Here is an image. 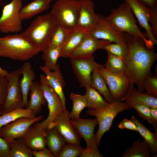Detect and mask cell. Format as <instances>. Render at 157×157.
Masks as SVG:
<instances>
[{
  "label": "cell",
  "mask_w": 157,
  "mask_h": 157,
  "mask_svg": "<svg viewBox=\"0 0 157 157\" xmlns=\"http://www.w3.org/2000/svg\"><path fill=\"white\" fill-rule=\"evenodd\" d=\"M69 112L66 109L58 114L49 128L55 127L67 143L80 145L81 137L71 122Z\"/></svg>",
  "instance_id": "cell-15"
},
{
  "label": "cell",
  "mask_w": 157,
  "mask_h": 157,
  "mask_svg": "<svg viewBox=\"0 0 157 157\" xmlns=\"http://www.w3.org/2000/svg\"><path fill=\"white\" fill-rule=\"evenodd\" d=\"M98 17L94 12V4L91 0H78V29L87 32L95 26Z\"/></svg>",
  "instance_id": "cell-16"
},
{
  "label": "cell",
  "mask_w": 157,
  "mask_h": 157,
  "mask_svg": "<svg viewBox=\"0 0 157 157\" xmlns=\"http://www.w3.org/2000/svg\"><path fill=\"white\" fill-rule=\"evenodd\" d=\"M67 35L64 28L58 24L51 38L49 49L61 47Z\"/></svg>",
  "instance_id": "cell-38"
},
{
  "label": "cell",
  "mask_w": 157,
  "mask_h": 157,
  "mask_svg": "<svg viewBox=\"0 0 157 157\" xmlns=\"http://www.w3.org/2000/svg\"><path fill=\"white\" fill-rule=\"evenodd\" d=\"M80 157H103L98 149H84L80 156Z\"/></svg>",
  "instance_id": "cell-43"
},
{
  "label": "cell",
  "mask_w": 157,
  "mask_h": 157,
  "mask_svg": "<svg viewBox=\"0 0 157 157\" xmlns=\"http://www.w3.org/2000/svg\"><path fill=\"white\" fill-rule=\"evenodd\" d=\"M39 52L33 44L20 34L16 33L0 38V57L25 61Z\"/></svg>",
  "instance_id": "cell-3"
},
{
  "label": "cell",
  "mask_w": 157,
  "mask_h": 157,
  "mask_svg": "<svg viewBox=\"0 0 157 157\" xmlns=\"http://www.w3.org/2000/svg\"><path fill=\"white\" fill-rule=\"evenodd\" d=\"M43 116L40 115L33 118L21 117L3 126L0 131V137L8 144L15 139L22 138L28 128L40 121Z\"/></svg>",
  "instance_id": "cell-13"
},
{
  "label": "cell",
  "mask_w": 157,
  "mask_h": 157,
  "mask_svg": "<svg viewBox=\"0 0 157 157\" xmlns=\"http://www.w3.org/2000/svg\"><path fill=\"white\" fill-rule=\"evenodd\" d=\"M70 58L73 72L81 88L91 86V73L95 69L104 67L96 63L94 56L80 59Z\"/></svg>",
  "instance_id": "cell-14"
},
{
  "label": "cell",
  "mask_w": 157,
  "mask_h": 157,
  "mask_svg": "<svg viewBox=\"0 0 157 157\" xmlns=\"http://www.w3.org/2000/svg\"><path fill=\"white\" fill-rule=\"evenodd\" d=\"M97 69L106 81L110 94L114 100L122 101V99L126 95L130 87L129 77L112 73L104 67Z\"/></svg>",
  "instance_id": "cell-11"
},
{
  "label": "cell",
  "mask_w": 157,
  "mask_h": 157,
  "mask_svg": "<svg viewBox=\"0 0 157 157\" xmlns=\"http://www.w3.org/2000/svg\"><path fill=\"white\" fill-rule=\"evenodd\" d=\"M8 72L6 70L2 69L0 66V76L6 77L9 74Z\"/></svg>",
  "instance_id": "cell-48"
},
{
  "label": "cell",
  "mask_w": 157,
  "mask_h": 157,
  "mask_svg": "<svg viewBox=\"0 0 157 157\" xmlns=\"http://www.w3.org/2000/svg\"><path fill=\"white\" fill-rule=\"evenodd\" d=\"M32 154L35 157H54L48 149L45 148L38 150L32 151Z\"/></svg>",
  "instance_id": "cell-45"
},
{
  "label": "cell",
  "mask_w": 157,
  "mask_h": 157,
  "mask_svg": "<svg viewBox=\"0 0 157 157\" xmlns=\"http://www.w3.org/2000/svg\"><path fill=\"white\" fill-rule=\"evenodd\" d=\"M71 123L77 131L81 138H83L87 144V149H98L95 138L94 130L98 124L96 118L71 119Z\"/></svg>",
  "instance_id": "cell-17"
},
{
  "label": "cell",
  "mask_w": 157,
  "mask_h": 157,
  "mask_svg": "<svg viewBox=\"0 0 157 157\" xmlns=\"http://www.w3.org/2000/svg\"><path fill=\"white\" fill-rule=\"evenodd\" d=\"M0 157H10L9 148L8 144L0 137Z\"/></svg>",
  "instance_id": "cell-44"
},
{
  "label": "cell",
  "mask_w": 157,
  "mask_h": 157,
  "mask_svg": "<svg viewBox=\"0 0 157 157\" xmlns=\"http://www.w3.org/2000/svg\"><path fill=\"white\" fill-rule=\"evenodd\" d=\"M40 81L48 104L49 115L46 119L40 122L35 123V125L46 129L53 123L56 116L66 108L64 106L58 94L47 83L44 74L40 75Z\"/></svg>",
  "instance_id": "cell-8"
},
{
  "label": "cell",
  "mask_w": 157,
  "mask_h": 157,
  "mask_svg": "<svg viewBox=\"0 0 157 157\" xmlns=\"http://www.w3.org/2000/svg\"><path fill=\"white\" fill-rule=\"evenodd\" d=\"M70 98L73 102V107L69 113V117L70 119L79 118L82 110L87 106L86 96L71 93Z\"/></svg>",
  "instance_id": "cell-34"
},
{
  "label": "cell",
  "mask_w": 157,
  "mask_h": 157,
  "mask_svg": "<svg viewBox=\"0 0 157 157\" xmlns=\"http://www.w3.org/2000/svg\"><path fill=\"white\" fill-rule=\"evenodd\" d=\"M107 52L108 59L104 65V67L112 73L129 77L127 69L124 61L117 56Z\"/></svg>",
  "instance_id": "cell-32"
},
{
  "label": "cell",
  "mask_w": 157,
  "mask_h": 157,
  "mask_svg": "<svg viewBox=\"0 0 157 157\" xmlns=\"http://www.w3.org/2000/svg\"><path fill=\"white\" fill-rule=\"evenodd\" d=\"M97 22L94 27L88 32L94 38L109 41L123 45H127L125 33L114 28L102 15L97 14Z\"/></svg>",
  "instance_id": "cell-12"
},
{
  "label": "cell",
  "mask_w": 157,
  "mask_h": 157,
  "mask_svg": "<svg viewBox=\"0 0 157 157\" xmlns=\"http://www.w3.org/2000/svg\"><path fill=\"white\" fill-rule=\"evenodd\" d=\"M21 74L20 68L9 73L6 77L7 83L6 95L1 107L2 114L17 108H24L19 84Z\"/></svg>",
  "instance_id": "cell-9"
},
{
  "label": "cell",
  "mask_w": 157,
  "mask_h": 157,
  "mask_svg": "<svg viewBox=\"0 0 157 157\" xmlns=\"http://www.w3.org/2000/svg\"><path fill=\"white\" fill-rule=\"evenodd\" d=\"M46 129L35 124L31 126L21 138L33 151H38L46 147Z\"/></svg>",
  "instance_id": "cell-20"
},
{
  "label": "cell",
  "mask_w": 157,
  "mask_h": 157,
  "mask_svg": "<svg viewBox=\"0 0 157 157\" xmlns=\"http://www.w3.org/2000/svg\"><path fill=\"white\" fill-rule=\"evenodd\" d=\"M100 49L106 50L107 52L113 54L124 61L128 53V44L123 45L120 44H108L101 47Z\"/></svg>",
  "instance_id": "cell-37"
},
{
  "label": "cell",
  "mask_w": 157,
  "mask_h": 157,
  "mask_svg": "<svg viewBox=\"0 0 157 157\" xmlns=\"http://www.w3.org/2000/svg\"><path fill=\"white\" fill-rule=\"evenodd\" d=\"M7 83L6 77L0 76V115L2 114L1 107L6 95Z\"/></svg>",
  "instance_id": "cell-41"
},
{
  "label": "cell",
  "mask_w": 157,
  "mask_h": 157,
  "mask_svg": "<svg viewBox=\"0 0 157 157\" xmlns=\"http://www.w3.org/2000/svg\"><path fill=\"white\" fill-rule=\"evenodd\" d=\"M131 7L152 48L157 44V8L152 9L138 0H124Z\"/></svg>",
  "instance_id": "cell-5"
},
{
  "label": "cell",
  "mask_w": 157,
  "mask_h": 157,
  "mask_svg": "<svg viewBox=\"0 0 157 157\" xmlns=\"http://www.w3.org/2000/svg\"><path fill=\"white\" fill-rule=\"evenodd\" d=\"M50 3L46 0H34L22 7L20 16L22 21L30 19L36 15L48 10Z\"/></svg>",
  "instance_id": "cell-27"
},
{
  "label": "cell",
  "mask_w": 157,
  "mask_h": 157,
  "mask_svg": "<svg viewBox=\"0 0 157 157\" xmlns=\"http://www.w3.org/2000/svg\"><path fill=\"white\" fill-rule=\"evenodd\" d=\"M30 99L26 108L33 110L36 115L41 111L42 105H45L47 101L40 82H33L30 90Z\"/></svg>",
  "instance_id": "cell-22"
},
{
  "label": "cell",
  "mask_w": 157,
  "mask_h": 157,
  "mask_svg": "<svg viewBox=\"0 0 157 157\" xmlns=\"http://www.w3.org/2000/svg\"><path fill=\"white\" fill-rule=\"evenodd\" d=\"M105 18L117 30L141 38L147 49L153 48L145 33L142 32L138 26L133 11L126 2L122 3L117 8L112 9L110 14Z\"/></svg>",
  "instance_id": "cell-4"
},
{
  "label": "cell",
  "mask_w": 157,
  "mask_h": 157,
  "mask_svg": "<svg viewBox=\"0 0 157 157\" xmlns=\"http://www.w3.org/2000/svg\"><path fill=\"white\" fill-rule=\"evenodd\" d=\"M125 33L128 51L124 61L129 73L130 87L135 84L139 92L144 93V80L151 73L152 65L157 59V53L154 48L147 49L145 42L141 38Z\"/></svg>",
  "instance_id": "cell-1"
},
{
  "label": "cell",
  "mask_w": 157,
  "mask_h": 157,
  "mask_svg": "<svg viewBox=\"0 0 157 157\" xmlns=\"http://www.w3.org/2000/svg\"><path fill=\"white\" fill-rule=\"evenodd\" d=\"M120 129H127L131 131L138 132L137 127L135 124L131 120L124 118L118 125Z\"/></svg>",
  "instance_id": "cell-42"
},
{
  "label": "cell",
  "mask_w": 157,
  "mask_h": 157,
  "mask_svg": "<svg viewBox=\"0 0 157 157\" xmlns=\"http://www.w3.org/2000/svg\"><path fill=\"white\" fill-rule=\"evenodd\" d=\"M87 32L78 29L67 34L61 47L60 57L69 58L80 44Z\"/></svg>",
  "instance_id": "cell-21"
},
{
  "label": "cell",
  "mask_w": 157,
  "mask_h": 157,
  "mask_svg": "<svg viewBox=\"0 0 157 157\" xmlns=\"http://www.w3.org/2000/svg\"><path fill=\"white\" fill-rule=\"evenodd\" d=\"M20 68L22 77L19 80V84L22 96L24 108H26L27 105L28 93L33 81L35 78V75L30 63L28 62L24 64Z\"/></svg>",
  "instance_id": "cell-23"
},
{
  "label": "cell",
  "mask_w": 157,
  "mask_h": 157,
  "mask_svg": "<svg viewBox=\"0 0 157 157\" xmlns=\"http://www.w3.org/2000/svg\"><path fill=\"white\" fill-rule=\"evenodd\" d=\"M61 47L48 49L43 52L42 58L44 61V66L51 71H53L60 57Z\"/></svg>",
  "instance_id": "cell-36"
},
{
  "label": "cell",
  "mask_w": 157,
  "mask_h": 157,
  "mask_svg": "<svg viewBox=\"0 0 157 157\" xmlns=\"http://www.w3.org/2000/svg\"><path fill=\"white\" fill-rule=\"evenodd\" d=\"M150 150L144 141L137 139L133 142L131 147L127 148L122 157H151Z\"/></svg>",
  "instance_id": "cell-30"
},
{
  "label": "cell",
  "mask_w": 157,
  "mask_h": 157,
  "mask_svg": "<svg viewBox=\"0 0 157 157\" xmlns=\"http://www.w3.org/2000/svg\"><path fill=\"white\" fill-rule=\"evenodd\" d=\"M39 67L46 75L45 78L47 83L58 94L64 106L66 108V100L63 91L66 83L61 73L59 65L57 64L53 72L44 66H40Z\"/></svg>",
  "instance_id": "cell-19"
},
{
  "label": "cell",
  "mask_w": 157,
  "mask_h": 157,
  "mask_svg": "<svg viewBox=\"0 0 157 157\" xmlns=\"http://www.w3.org/2000/svg\"><path fill=\"white\" fill-rule=\"evenodd\" d=\"M8 145L10 157H33L32 150L25 144L21 138L10 142Z\"/></svg>",
  "instance_id": "cell-33"
},
{
  "label": "cell",
  "mask_w": 157,
  "mask_h": 157,
  "mask_svg": "<svg viewBox=\"0 0 157 157\" xmlns=\"http://www.w3.org/2000/svg\"><path fill=\"white\" fill-rule=\"evenodd\" d=\"M85 95L88 109H96L108 107L110 104L99 92L91 86L86 87Z\"/></svg>",
  "instance_id": "cell-31"
},
{
  "label": "cell",
  "mask_w": 157,
  "mask_h": 157,
  "mask_svg": "<svg viewBox=\"0 0 157 157\" xmlns=\"http://www.w3.org/2000/svg\"><path fill=\"white\" fill-rule=\"evenodd\" d=\"M130 120L137 126L138 132L148 144L150 150L151 156H157V133H152L145 126L139 121L134 116H132Z\"/></svg>",
  "instance_id": "cell-26"
},
{
  "label": "cell",
  "mask_w": 157,
  "mask_h": 157,
  "mask_svg": "<svg viewBox=\"0 0 157 157\" xmlns=\"http://www.w3.org/2000/svg\"><path fill=\"white\" fill-rule=\"evenodd\" d=\"M46 1H48V2H49V3H50L52 0H46Z\"/></svg>",
  "instance_id": "cell-49"
},
{
  "label": "cell",
  "mask_w": 157,
  "mask_h": 157,
  "mask_svg": "<svg viewBox=\"0 0 157 157\" xmlns=\"http://www.w3.org/2000/svg\"><path fill=\"white\" fill-rule=\"evenodd\" d=\"M150 112L153 119L157 123V108H150Z\"/></svg>",
  "instance_id": "cell-47"
},
{
  "label": "cell",
  "mask_w": 157,
  "mask_h": 157,
  "mask_svg": "<svg viewBox=\"0 0 157 157\" xmlns=\"http://www.w3.org/2000/svg\"><path fill=\"white\" fill-rule=\"evenodd\" d=\"M91 80V86L102 94L108 102L111 104L115 101L110 94L106 81L97 69L92 72Z\"/></svg>",
  "instance_id": "cell-28"
},
{
  "label": "cell",
  "mask_w": 157,
  "mask_h": 157,
  "mask_svg": "<svg viewBox=\"0 0 157 157\" xmlns=\"http://www.w3.org/2000/svg\"><path fill=\"white\" fill-rule=\"evenodd\" d=\"M149 7L152 9L157 8V0H138Z\"/></svg>",
  "instance_id": "cell-46"
},
{
  "label": "cell",
  "mask_w": 157,
  "mask_h": 157,
  "mask_svg": "<svg viewBox=\"0 0 157 157\" xmlns=\"http://www.w3.org/2000/svg\"><path fill=\"white\" fill-rule=\"evenodd\" d=\"M131 108H134L142 119L147 120L154 129L157 133V123L152 119L150 112V108L143 104L130 101H124Z\"/></svg>",
  "instance_id": "cell-35"
},
{
  "label": "cell",
  "mask_w": 157,
  "mask_h": 157,
  "mask_svg": "<svg viewBox=\"0 0 157 157\" xmlns=\"http://www.w3.org/2000/svg\"><path fill=\"white\" fill-rule=\"evenodd\" d=\"M112 42L108 40L96 39L87 32L80 44L69 58L80 59L91 57L93 56V53L96 50Z\"/></svg>",
  "instance_id": "cell-18"
},
{
  "label": "cell",
  "mask_w": 157,
  "mask_h": 157,
  "mask_svg": "<svg viewBox=\"0 0 157 157\" xmlns=\"http://www.w3.org/2000/svg\"><path fill=\"white\" fill-rule=\"evenodd\" d=\"M130 108L124 102L115 101L106 107L87 110L88 114L96 117L98 122L99 129L95 134V140L98 146L104 133L110 130L115 117L119 113Z\"/></svg>",
  "instance_id": "cell-7"
},
{
  "label": "cell",
  "mask_w": 157,
  "mask_h": 157,
  "mask_svg": "<svg viewBox=\"0 0 157 157\" xmlns=\"http://www.w3.org/2000/svg\"><path fill=\"white\" fill-rule=\"evenodd\" d=\"M157 75V74H156ZM155 74L153 76L151 73L145 78L143 82L144 90L150 95L157 97V77Z\"/></svg>",
  "instance_id": "cell-39"
},
{
  "label": "cell",
  "mask_w": 157,
  "mask_h": 157,
  "mask_svg": "<svg viewBox=\"0 0 157 157\" xmlns=\"http://www.w3.org/2000/svg\"><path fill=\"white\" fill-rule=\"evenodd\" d=\"M33 118L36 117L34 112L27 108H19L0 115V131L1 128L21 117Z\"/></svg>",
  "instance_id": "cell-29"
},
{
  "label": "cell",
  "mask_w": 157,
  "mask_h": 157,
  "mask_svg": "<svg viewBox=\"0 0 157 157\" xmlns=\"http://www.w3.org/2000/svg\"><path fill=\"white\" fill-rule=\"evenodd\" d=\"M22 6V0H12L4 6L0 17L1 33H17L22 31V21L20 16V11Z\"/></svg>",
  "instance_id": "cell-10"
},
{
  "label": "cell",
  "mask_w": 157,
  "mask_h": 157,
  "mask_svg": "<svg viewBox=\"0 0 157 157\" xmlns=\"http://www.w3.org/2000/svg\"><path fill=\"white\" fill-rule=\"evenodd\" d=\"M58 24L51 12L36 18L30 26L20 34L44 52L49 47L52 35Z\"/></svg>",
  "instance_id": "cell-2"
},
{
  "label": "cell",
  "mask_w": 157,
  "mask_h": 157,
  "mask_svg": "<svg viewBox=\"0 0 157 157\" xmlns=\"http://www.w3.org/2000/svg\"><path fill=\"white\" fill-rule=\"evenodd\" d=\"M132 101L144 104L149 108H157V97L152 96L146 93H141L134 86L130 87L126 95L122 101Z\"/></svg>",
  "instance_id": "cell-25"
},
{
  "label": "cell",
  "mask_w": 157,
  "mask_h": 157,
  "mask_svg": "<svg viewBox=\"0 0 157 157\" xmlns=\"http://www.w3.org/2000/svg\"><path fill=\"white\" fill-rule=\"evenodd\" d=\"M46 144L54 157H59L66 141L55 127L46 129Z\"/></svg>",
  "instance_id": "cell-24"
},
{
  "label": "cell",
  "mask_w": 157,
  "mask_h": 157,
  "mask_svg": "<svg viewBox=\"0 0 157 157\" xmlns=\"http://www.w3.org/2000/svg\"><path fill=\"white\" fill-rule=\"evenodd\" d=\"M78 0H58L51 12L58 24L63 27L67 35L78 29Z\"/></svg>",
  "instance_id": "cell-6"
},
{
  "label": "cell",
  "mask_w": 157,
  "mask_h": 157,
  "mask_svg": "<svg viewBox=\"0 0 157 157\" xmlns=\"http://www.w3.org/2000/svg\"><path fill=\"white\" fill-rule=\"evenodd\" d=\"M84 148L81 145L66 143L60 152L59 157L79 156Z\"/></svg>",
  "instance_id": "cell-40"
}]
</instances>
